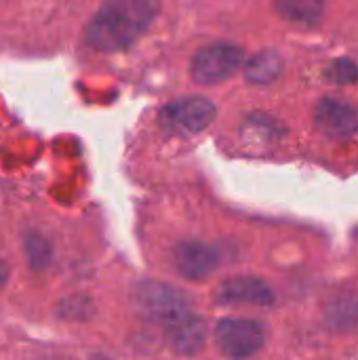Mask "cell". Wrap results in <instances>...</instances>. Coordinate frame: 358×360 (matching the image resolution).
I'll list each match as a JSON object with an SVG mask.
<instances>
[{
    "label": "cell",
    "mask_w": 358,
    "mask_h": 360,
    "mask_svg": "<svg viewBox=\"0 0 358 360\" xmlns=\"http://www.w3.org/2000/svg\"><path fill=\"white\" fill-rule=\"evenodd\" d=\"M25 253H27V259L30 264L40 270L49 264L51 259V251H49V243L42 238V236H36V234H30L25 238Z\"/></svg>",
    "instance_id": "5bb4252c"
},
{
    "label": "cell",
    "mask_w": 358,
    "mask_h": 360,
    "mask_svg": "<svg viewBox=\"0 0 358 360\" xmlns=\"http://www.w3.org/2000/svg\"><path fill=\"white\" fill-rule=\"evenodd\" d=\"M281 72H283V59L276 51H262L245 65V76L253 84H268L276 80Z\"/></svg>",
    "instance_id": "8fae6325"
},
{
    "label": "cell",
    "mask_w": 358,
    "mask_h": 360,
    "mask_svg": "<svg viewBox=\"0 0 358 360\" xmlns=\"http://www.w3.org/2000/svg\"><path fill=\"white\" fill-rule=\"evenodd\" d=\"M243 65V49L228 42H215L196 53L192 59V80L196 84H219L234 76Z\"/></svg>",
    "instance_id": "277c9868"
},
{
    "label": "cell",
    "mask_w": 358,
    "mask_h": 360,
    "mask_svg": "<svg viewBox=\"0 0 358 360\" xmlns=\"http://www.w3.org/2000/svg\"><path fill=\"white\" fill-rule=\"evenodd\" d=\"M279 15L295 25H319L325 13V0H274Z\"/></svg>",
    "instance_id": "30bf717a"
},
{
    "label": "cell",
    "mask_w": 358,
    "mask_h": 360,
    "mask_svg": "<svg viewBox=\"0 0 358 360\" xmlns=\"http://www.w3.org/2000/svg\"><path fill=\"white\" fill-rule=\"evenodd\" d=\"M329 321H331L335 327H342V329L358 327V295L357 297L338 300V302L329 308Z\"/></svg>",
    "instance_id": "7c38bea8"
},
{
    "label": "cell",
    "mask_w": 358,
    "mask_h": 360,
    "mask_svg": "<svg viewBox=\"0 0 358 360\" xmlns=\"http://www.w3.org/2000/svg\"><path fill=\"white\" fill-rule=\"evenodd\" d=\"M133 304L139 314L171 327L190 316V300L175 287L158 281H143L133 291Z\"/></svg>",
    "instance_id": "7a4b0ae2"
},
{
    "label": "cell",
    "mask_w": 358,
    "mask_h": 360,
    "mask_svg": "<svg viewBox=\"0 0 358 360\" xmlns=\"http://www.w3.org/2000/svg\"><path fill=\"white\" fill-rule=\"evenodd\" d=\"M158 0H106L87 25V40L101 53L129 49L156 19Z\"/></svg>",
    "instance_id": "6da1fadb"
},
{
    "label": "cell",
    "mask_w": 358,
    "mask_h": 360,
    "mask_svg": "<svg viewBox=\"0 0 358 360\" xmlns=\"http://www.w3.org/2000/svg\"><path fill=\"white\" fill-rule=\"evenodd\" d=\"M224 304H249V306H270L274 295L270 287L253 276H236L219 287L217 295Z\"/></svg>",
    "instance_id": "ba28073f"
},
{
    "label": "cell",
    "mask_w": 358,
    "mask_h": 360,
    "mask_svg": "<svg viewBox=\"0 0 358 360\" xmlns=\"http://www.w3.org/2000/svg\"><path fill=\"white\" fill-rule=\"evenodd\" d=\"M325 76L335 84H350V82L358 80V65L350 59H335L327 68Z\"/></svg>",
    "instance_id": "4fadbf2b"
},
{
    "label": "cell",
    "mask_w": 358,
    "mask_h": 360,
    "mask_svg": "<svg viewBox=\"0 0 358 360\" xmlns=\"http://www.w3.org/2000/svg\"><path fill=\"white\" fill-rule=\"evenodd\" d=\"M167 340L169 346L181 354V356H192L196 352H200V348L205 346L207 340V325L203 319L190 314L186 319H181L179 323L167 327Z\"/></svg>",
    "instance_id": "9c48e42d"
},
{
    "label": "cell",
    "mask_w": 358,
    "mask_h": 360,
    "mask_svg": "<svg viewBox=\"0 0 358 360\" xmlns=\"http://www.w3.org/2000/svg\"><path fill=\"white\" fill-rule=\"evenodd\" d=\"M4 281H6V270H4V266H2V262H0V287L4 285Z\"/></svg>",
    "instance_id": "9a60e30c"
},
{
    "label": "cell",
    "mask_w": 358,
    "mask_h": 360,
    "mask_svg": "<svg viewBox=\"0 0 358 360\" xmlns=\"http://www.w3.org/2000/svg\"><path fill=\"white\" fill-rule=\"evenodd\" d=\"M314 124L319 131L331 139H348L357 135L358 112L346 101L335 97H325L317 103Z\"/></svg>",
    "instance_id": "8992f818"
},
{
    "label": "cell",
    "mask_w": 358,
    "mask_h": 360,
    "mask_svg": "<svg viewBox=\"0 0 358 360\" xmlns=\"http://www.w3.org/2000/svg\"><path fill=\"white\" fill-rule=\"evenodd\" d=\"M173 262L181 276L190 281L209 278L219 266V253L200 240H186L173 249Z\"/></svg>",
    "instance_id": "52a82bcc"
},
{
    "label": "cell",
    "mask_w": 358,
    "mask_h": 360,
    "mask_svg": "<svg viewBox=\"0 0 358 360\" xmlns=\"http://www.w3.org/2000/svg\"><path fill=\"white\" fill-rule=\"evenodd\" d=\"M215 344L226 359H251L266 344V329L251 319H224L215 327Z\"/></svg>",
    "instance_id": "3957f363"
},
{
    "label": "cell",
    "mask_w": 358,
    "mask_h": 360,
    "mask_svg": "<svg viewBox=\"0 0 358 360\" xmlns=\"http://www.w3.org/2000/svg\"><path fill=\"white\" fill-rule=\"evenodd\" d=\"M213 118H215L213 101L200 95L171 101L160 112V122L169 131H177V133H200L213 122Z\"/></svg>",
    "instance_id": "5b68a950"
}]
</instances>
